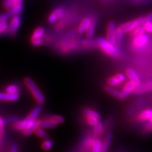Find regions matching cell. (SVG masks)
<instances>
[{
    "instance_id": "cell-1",
    "label": "cell",
    "mask_w": 152,
    "mask_h": 152,
    "mask_svg": "<svg viewBox=\"0 0 152 152\" xmlns=\"http://www.w3.org/2000/svg\"><path fill=\"white\" fill-rule=\"evenodd\" d=\"M96 47L107 56L118 57L120 56V50L117 45L111 43L106 38L99 37L95 39Z\"/></svg>"
},
{
    "instance_id": "cell-2",
    "label": "cell",
    "mask_w": 152,
    "mask_h": 152,
    "mask_svg": "<svg viewBox=\"0 0 152 152\" xmlns=\"http://www.w3.org/2000/svg\"><path fill=\"white\" fill-rule=\"evenodd\" d=\"M149 45H151V42L149 35L146 33L132 37V40L131 42V49L137 52L146 50Z\"/></svg>"
},
{
    "instance_id": "cell-3",
    "label": "cell",
    "mask_w": 152,
    "mask_h": 152,
    "mask_svg": "<svg viewBox=\"0 0 152 152\" xmlns=\"http://www.w3.org/2000/svg\"><path fill=\"white\" fill-rule=\"evenodd\" d=\"M24 83L28 90L30 91V94L33 96L36 102L38 104H42L45 102V95L42 91L38 88L37 85L36 83L32 80L30 77H26L24 79Z\"/></svg>"
},
{
    "instance_id": "cell-4",
    "label": "cell",
    "mask_w": 152,
    "mask_h": 152,
    "mask_svg": "<svg viewBox=\"0 0 152 152\" xmlns=\"http://www.w3.org/2000/svg\"><path fill=\"white\" fill-rule=\"evenodd\" d=\"M80 46V42L75 39H66L60 42L58 45V50L62 54H68L77 49Z\"/></svg>"
},
{
    "instance_id": "cell-5",
    "label": "cell",
    "mask_w": 152,
    "mask_h": 152,
    "mask_svg": "<svg viewBox=\"0 0 152 152\" xmlns=\"http://www.w3.org/2000/svg\"><path fill=\"white\" fill-rule=\"evenodd\" d=\"M21 22L22 18L20 14L11 17V21L9 23V24H8V29H7V31L9 35H10L11 37H14V36L16 35L19 28L20 27Z\"/></svg>"
},
{
    "instance_id": "cell-6",
    "label": "cell",
    "mask_w": 152,
    "mask_h": 152,
    "mask_svg": "<svg viewBox=\"0 0 152 152\" xmlns=\"http://www.w3.org/2000/svg\"><path fill=\"white\" fill-rule=\"evenodd\" d=\"M144 16H141L140 18L134 19V20H130L127 23H125L120 26L121 30H123V33H130L131 31H132L134 28H137L138 26H142L144 23Z\"/></svg>"
},
{
    "instance_id": "cell-7",
    "label": "cell",
    "mask_w": 152,
    "mask_h": 152,
    "mask_svg": "<svg viewBox=\"0 0 152 152\" xmlns=\"http://www.w3.org/2000/svg\"><path fill=\"white\" fill-rule=\"evenodd\" d=\"M35 121L36 120H30L27 118H24L23 120L19 119L16 123H13L12 128L16 131L22 132V131L26 130V128L31 126V125L35 122Z\"/></svg>"
},
{
    "instance_id": "cell-8",
    "label": "cell",
    "mask_w": 152,
    "mask_h": 152,
    "mask_svg": "<svg viewBox=\"0 0 152 152\" xmlns=\"http://www.w3.org/2000/svg\"><path fill=\"white\" fill-rule=\"evenodd\" d=\"M126 80V75L123 73H117L107 80V85L111 87H116L124 83Z\"/></svg>"
},
{
    "instance_id": "cell-9",
    "label": "cell",
    "mask_w": 152,
    "mask_h": 152,
    "mask_svg": "<svg viewBox=\"0 0 152 152\" xmlns=\"http://www.w3.org/2000/svg\"><path fill=\"white\" fill-rule=\"evenodd\" d=\"M115 29H116V26H115V23L113 21H109L107 25V28H106V39L114 45H115Z\"/></svg>"
},
{
    "instance_id": "cell-10",
    "label": "cell",
    "mask_w": 152,
    "mask_h": 152,
    "mask_svg": "<svg viewBox=\"0 0 152 152\" xmlns=\"http://www.w3.org/2000/svg\"><path fill=\"white\" fill-rule=\"evenodd\" d=\"M138 85H137L135 83H134V82L129 80L128 82H126V83L123 85L122 90L121 91V92L122 93L123 96H124V97L126 98L129 94L134 92V91L135 90L136 87Z\"/></svg>"
},
{
    "instance_id": "cell-11",
    "label": "cell",
    "mask_w": 152,
    "mask_h": 152,
    "mask_svg": "<svg viewBox=\"0 0 152 152\" xmlns=\"http://www.w3.org/2000/svg\"><path fill=\"white\" fill-rule=\"evenodd\" d=\"M152 91V80L146 82V83H140L137 87H136L135 90L134 91V93L135 94H141L143 93L150 92Z\"/></svg>"
},
{
    "instance_id": "cell-12",
    "label": "cell",
    "mask_w": 152,
    "mask_h": 152,
    "mask_svg": "<svg viewBox=\"0 0 152 152\" xmlns=\"http://www.w3.org/2000/svg\"><path fill=\"white\" fill-rule=\"evenodd\" d=\"M20 98V94L16 93V94H12V93L9 92H0V101H6V102H15Z\"/></svg>"
},
{
    "instance_id": "cell-13",
    "label": "cell",
    "mask_w": 152,
    "mask_h": 152,
    "mask_svg": "<svg viewBox=\"0 0 152 152\" xmlns=\"http://www.w3.org/2000/svg\"><path fill=\"white\" fill-rule=\"evenodd\" d=\"M104 90L109 94L111 95L113 97L118 99H125L122 93L117 90L115 88H114V87L109 86V85H107L104 87Z\"/></svg>"
},
{
    "instance_id": "cell-14",
    "label": "cell",
    "mask_w": 152,
    "mask_h": 152,
    "mask_svg": "<svg viewBox=\"0 0 152 152\" xmlns=\"http://www.w3.org/2000/svg\"><path fill=\"white\" fill-rule=\"evenodd\" d=\"M151 115L152 109H144L137 115L136 120L139 122H146V121H149Z\"/></svg>"
},
{
    "instance_id": "cell-15",
    "label": "cell",
    "mask_w": 152,
    "mask_h": 152,
    "mask_svg": "<svg viewBox=\"0 0 152 152\" xmlns=\"http://www.w3.org/2000/svg\"><path fill=\"white\" fill-rule=\"evenodd\" d=\"M125 73H126V76L128 77V79L130 80L135 83L137 85H139L141 83L138 74L137 73V72L134 71V69L129 68L126 70Z\"/></svg>"
},
{
    "instance_id": "cell-16",
    "label": "cell",
    "mask_w": 152,
    "mask_h": 152,
    "mask_svg": "<svg viewBox=\"0 0 152 152\" xmlns=\"http://www.w3.org/2000/svg\"><path fill=\"white\" fill-rule=\"evenodd\" d=\"M104 131V127L103 123L99 121L93 126L92 130V136L94 138H99L103 134Z\"/></svg>"
},
{
    "instance_id": "cell-17",
    "label": "cell",
    "mask_w": 152,
    "mask_h": 152,
    "mask_svg": "<svg viewBox=\"0 0 152 152\" xmlns=\"http://www.w3.org/2000/svg\"><path fill=\"white\" fill-rule=\"evenodd\" d=\"M92 22V18L90 17H86L83 19L80 23L78 28H77V32L79 34H83L86 32L89 26Z\"/></svg>"
},
{
    "instance_id": "cell-18",
    "label": "cell",
    "mask_w": 152,
    "mask_h": 152,
    "mask_svg": "<svg viewBox=\"0 0 152 152\" xmlns=\"http://www.w3.org/2000/svg\"><path fill=\"white\" fill-rule=\"evenodd\" d=\"M57 126V124L50 120L49 118L42 120H39V127L44 129H52L55 128Z\"/></svg>"
},
{
    "instance_id": "cell-19",
    "label": "cell",
    "mask_w": 152,
    "mask_h": 152,
    "mask_svg": "<svg viewBox=\"0 0 152 152\" xmlns=\"http://www.w3.org/2000/svg\"><path fill=\"white\" fill-rule=\"evenodd\" d=\"M112 135L111 132H108L106 134L105 138H104V141L102 142V150L101 152H107L108 150L109 149L110 145H111V141H112Z\"/></svg>"
},
{
    "instance_id": "cell-20",
    "label": "cell",
    "mask_w": 152,
    "mask_h": 152,
    "mask_svg": "<svg viewBox=\"0 0 152 152\" xmlns=\"http://www.w3.org/2000/svg\"><path fill=\"white\" fill-rule=\"evenodd\" d=\"M42 111V106L40 104H39L30 112V113L28 114L26 118L30 120H37L39 114L41 113Z\"/></svg>"
},
{
    "instance_id": "cell-21",
    "label": "cell",
    "mask_w": 152,
    "mask_h": 152,
    "mask_svg": "<svg viewBox=\"0 0 152 152\" xmlns=\"http://www.w3.org/2000/svg\"><path fill=\"white\" fill-rule=\"evenodd\" d=\"M96 20L95 18H92V22L89 26L87 30H86V35L87 38H92L94 37L95 30H96Z\"/></svg>"
},
{
    "instance_id": "cell-22",
    "label": "cell",
    "mask_w": 152,
    "mask_h": 152,
    "mask_svg": "<svg viewBox=\"0 0 152 152\" xmlns=\"http://www.w3.org/2000/svg\"><path fill=\"white\" fill-rule=\"evenodd\" d=\"M82 113H83L84 116L94 117L98 120H100L101 118L100 114L97 111H94V110L92 109H90V108H84L83 109V111H82Z\"/></svg>"
},
{
    "instance_id": "cell-23",
    "label": "cell",
    "mask_w": 152,
    "mask_h": 152,
    "mask_svg": "<svg viewBox=\"0 0 152 152\" xmlns=\"http://www.w3.org/2000/svg\"><path fill=\"white\" fill-rule=\"evenodd\" d=\"M45 29L43 27H37L36 29L34 30L33 34H32L31 37H30V40L36 39H40L42 38L45 35Z\"/></svg>"
},
{
    "instance_id": "cell-24",
    "label": "cell",
    "mask_w": 152,
    "mask_h": 152,
    "mask_svg": "<svg viewBox=\"0 0 152 152\" xmlns=\"http://www.w3.org/2000/svg\"><path fill=\"white\" fill-rule=\"evenodd\" d=\"M23 0H3L2 4L6 9L9 10L16 4H23Z\"/></svg>"
},
{
    "instance_id": "cell-25",
    "label": "cell",
    "mask_w": 152,
    "mask_h": 152,
    "mask_svg": "<svg viewBox=\"0 0 152 152\" xmlns=\"http://www.w3.org/2000/svg\"><path fill=\"white\" fill-rule=\"evenodd\" d=\"M23 4H16L14 7H12L11 9L8 10V12L7 13H8L10 18H11V17L16 16V15L20 14V12L23 11Z\"/></svg>"
},
{
    "instance_id": "cell-26",
    "label": "cell",
    "mask_w": 152,
    "mask_h": 152,
    "mask_svg": "<svg viewBox=\"0 0 152 152\" xmlns=\"http://www.w3.org/2000/svg\"><path fill=\"white\" fill-rule=\"evenodd\" d=\"M96 140V138H94V137H87L85 139L83 142V144H82V149L83 150H90L91 148H92L93 144Z\"/></svg>"
},
{
    "instance_id": "cell-27",
    "label": "cell",
    "mask_w": 152,
    "mask_h": 152,
    "mask_svg": "<svg viewBox=\"0 0 152 152\" xmlns=\"http://www.w3.org/2000/svg\"><path fill=\"white\" fill-rule=\"evenodd\" d=\"M80 45L82 47H83L85 49H94L96 47V41L92 40L90 38L83 39V41H81Z\"/></svg>"
},
{
    "instance_id": "cell-28",
    "label": "cell",
    "mask_w": 152,
    "mask_h": 152,
    "mask_svg": "<svg viewBox=\"0 0 152 152\" xmlns=\"http://www.w3.org/2000/svg\"><path fill=\"white\" fill-rule=\"evenodd\" d=\"M123 35H124V33L123 32V30H121V28L118 27L116 28L115 29V45L117 46L121 45L122 43L123 39Z\"/></svg>"
},
{
    "instance_id": "cell-29",
    "label": "cell",
    "mask_w": 152,
    "mask_h": 152,
    "mask_svg": "<svg viewBox=\"0 0 152 152\" xmlns=\"http://www.w3.org/2000/svg\"><path fill=\"white\" fill-rule=\"evenodd\" d=\"M53 146H54V142L52 140H49V139H45V141H44L41 144V147L44 151H49L51 149H52Z\"/></svg>"
},
{
    "instance_id": "cell-30",
    "label": "cell",
    "mask_w": 152,
    "mask_h": 152,
    "mask_svg": "<svg viewBox=\"0 0 152 152\" xmlns=\"http://www.w3.org/2000/svg\"><path fill=\"white\" fill-rule=\"evenodd\" d=\"M34 132L35 133L36 135H37L39 138L43 139V140L48 138V134H47L46 131L45 130V129L40 128V127H38V128H36Z\"/></svg>"
},
{
    "instance_id": "cell-31",
    "label": "cell",
    "mask_w": 152,
    "mask_h": 152,
    "mask_svg": "<svg viewBox=\"0 0 152 152\" xmlns=\"http://www.w3.org/2000/svg\"><path fill=\"white\" fill-rule=\"evenodd\" d=\"M5 92L12 93V94L19 93V92H20V87H19L18 85H17L16 84L9 85L5 87Z\"/></svg>"
},
{
    "instance_id": "cell-32",
    "label": "cell",
    "mask_w": 152,
    "mask_h": 152,
    "mask_svg": "<svg viewBox=\"0 0 152 152\" xmlns=\"http://www.w3.org/2000/svg\"><path fill=\"white\" fill-rule=\"evenodd\" d=\"M145 33H146L145 29H144L143 25H142V26H138L137 28H134V29L132 31H131L130 33L131 36H132V37H136V36L140 35H142V34Z\"/></svg>"
},
{
    "instance_id": "cell-33",
    "label": "cell",
    "mask_w": 152,
    "mask_h": 152,
    "mask_svg": "<svg viewBox=\"0 0 152 152\" xmlns=\"http://www.w3.org/2000/svg\"><path fill=\"white\" fill-rule=\"evenodd\" d=\"M102 141L99 138H96L95 141L93 144L92 148V151L91 152H101L102 150Z\"/></svg>"
},
{
    "instance_id": "cell-34",
    "label": "cell",
    "mask_w": 152,
    "mask_h": 152,
    "mask_svg": "<svg viewBox=\"0 0 152 152\" xmlns=\"http://www.w3.org/2000/svg\"><path fill=\"white\" fill-rule=\"evenodd\" d=\"M5 121L4 118L0 116V142L2 141L5 134Z\"/></svg>"
},
{
    "instance_id": "cell-35",
    "label": "cell",
    "mask_w": 152,
    "mask_h": 152,
    "mask_svg": "<svg viewBox=\"0 0 152 152\" xmlns=\"http://www.w3.org/2000/svg\"><path fill=\"white\" fill-rule=\"evenodd\" d=\"M49 118L52 120V121H54V123H56L57 125L58 124H62L65 122V118L61 116V115H53L49 117Z\"/></svg>"
},
{
    "instance_id": "cell-36",
    "label": "cell",
    "mask_w": 152,
    "mask_h": 152,
    "mask_svg": "<svg viewBox=\"0 0 152 152\" xmlns=\"http://www.w3.org/2000/svg\"><path fill=\"white\" fill-rule=\"evenodd\" d=\"M53 12L56 14V16H57V18H58V20L61 18H62L64 17V15H65L66 13V10L64 7H57L56 9H55Z\"/></svg>"
},
{
    "instance_id": "cell-37",
    "label": "cell",
    "mask_w": 152,
    "mask_h": 152,
    "mask_svg": "<svg viewBox=\"0 0 152 152\" xmlns=\"http://www.w3.org/2000/svg\"><path fill=\"white\" fill-rule=\"evenodd\" d=\"M85 122H86L87 124H88L89 125H91V126H94V125L97 123L100 120H98L96 118H95L94 117H90V116H84Z\"/></svg>"
},
{
    "instance_id": "cell-38",
    "label": "cell",
    "mask_w": 152,
    "mask_h": 152,
    "mask_svg": "<svg viewBox=\"0 0 152 152\" xmlns=\"http://www.w3.org/2000/svg\"><path fill=\"white\" fill-rule=\"evenodd\" d=\"M20 119L18 116L16 115H11V116L7 117V118L4 119L6 124H13V123H16L17 121Z\"/></svg>"
},
{
    "instance_id": "cell-39",
    "label": "cell",
    "mask_w": 152,
    "mask_h": 152,
    "mask_svg": "<svg viewBox=\"0 0 152 152\" xmlns=\"http://www.w3.org/2000/svg\"><path fill=\"white\" fill-rule=\"evenodd\" d=\"M8 24L7 21L0 22V35L7 33V29H8Z\"/></svg>"
},
{
    "instance_id": "cell-40",
    "label": "cell",
    "mask_w": 152,
    "mask_h": 152,
    "mask_svg": "<svg viewBox=\"0 0 152 152\" xmlns=\"http://www.w3.org/2000/svg\"><path fill=\"white\" fill-rule=\"evenodd\" d=\"M30 42H31V45L33 47H40L44 45L45 40L43 39V38H40V39H36L30 40Z\"/></svg>"
},
{
    "instance_id": "cell-41",
    "label": "cell",
    "mask_w": 152,
    "mask_h": 152,
    "mask_svg": "<svg viewBox=\"0 0 152 152\" xmlns=\"http://www.w3.org/2000/svg\"><path fill=\"white\" fill-rule=\"evenodd\" d=\"M58 20V18H57V16H56V14H54V12L51 13L48 16V22L49 23H55L57 20Z\"/></svg>"
},
{
    "instance_id": "cell-42",
    "label": "cell",
    "mask_w": 152,
    "mask_h": 152,
    "mask_svg": "<svg viewBox=\"0 0 152 152\" xmlns=\"http://www.w3.org/2000/svg\"><path fill=\"white\" fill-rule=\"evenodd\" d=\"M143 26L145 29V31L148 33H152V22L147 23L143 24Z\"/></svg>"
},
{
    "instance_id": "cell-43",
    "label": "cell",
    "mask_w": 152,
    "mask_h": 152,
    "mask_svg": "<svg viewBox=\"0 0 152 152\" xmlns=\"http://www.w3.org/2000/svg\"><path fill=\"white\" fill-rule=\"evenodd\" d=\"M152 132V123L149 122L145 125L144 128V133H150Z\"/></svg>"
},
{
    "instance_id": "cell-44",
    "label": "cell",
    "mask_w": 152,
    "mask_h": 152,
    "mask_svg": "<svg viewBox=\"0 0 152 152\" xmlns=\"http://www.w3.org/2000/svg\"><path fill=\"white\" fill-rule=\"evenodd\" d=\"M9 18H10V16H9L8 13H4V14H0V22L7 21Z\"/></svg>"
},
{
    "instance_id": "cell-45",
    "label": "cell",
    "mask_w": 152,
    "mask_h": 152,
    "mask_svg": "<svg viewBox=\"0 0 152 152\" xmlns=\"http://www.w3.org/2000/svg\"><path fill=\"white\" fill-rule=\"evenodd\" d=\"M150 22H152V12L149 13L147 16L144 17V20L143 24L147 23H150Z\"/></svg>"
},
{
    "instance_id": "cell-46",
    "label": "cell",
    "mask_w": 152,
    "mask_h": 152,
    "mask_svg": "<svg viewBox=\"0 0 152 152\" xmlns=\"http://www.w3.org/2000/svg\"><path fill=\"white\" fill-rule=\"evenodd\" d=\"M10 152H18V144H16V143H14V144H11Z\"/></svg>"
},
{
    "instance_id": "cell-47",
    "label": "cell",
    "mask_w": 152,
    "mask_h": 152,
    "mask_svg": "<svg viewBox=\"0 0 152 152\" xmlns=\"http://www.w3.org/2000/svg\"><path fill=\"white\" fill-rule=\"evenodd\" d=\"M133 1H134L135 3H140L142 1H145V0H133Z\"/></svg>"
},
{
    "instance_id": "cell-48",
    "label": "cell",
    "mask_w": 152,
    "mask_h": 152,
    "mask_svg": "<svg viewBox=\"0 0 152 152\" xmlns=\"http://www.w3.org/2000/svg\"><path fill=\"white\" fill-rule=\"evenodd\" d=\"M149 121H150V122H151V123H152V115H151V117H150V118H149Z\"/></svg>"
},
{
    "instance_id": "cell-49",
    "label": "cell",
    "mask_w": 152,
    "mask_h": 152,
    "mask_svg": "<svg viewBox=\"0 0 152 152\" xmlns=\"http://www.w3.org/2000/svg\"><path fill=\"white\" fill-rule=\"evenodd\" d=\"M102 2H106V1H108V0H102Z\"/></svg>"
},
{
    "instance_id": "cell-50",
    "label": "cell",
    "mask_w": 152,
    "mask_h": 152,
    "mask_svg": "<svg viewBox=\"0 0 152 152\" xmlns=\"http://www.w3.org/2000/svg\"><path fill=\"white\" fill-rule=\"evenodd\" d=\"M114 1H115V0H108V1H109V2H113Z\"/></svg>"
}]
</instances>
